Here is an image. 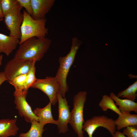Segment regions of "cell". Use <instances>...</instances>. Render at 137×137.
Here are the masks:
<instances>
[{
	"label": "cell",
	"mask_w": 137,
	"mask_h": 137,
	"mask_svg": "<svg viewBox=\"0 0 137 137\" xmlns=\"http://www.w3.org/2000/svg\"><path fill=\"white\" fill-rule=\"evenodd\" d=\"M58 117L57 124L59 133L64 134L68 130L67 126L71 117L70 106L65 97H62L59 93L58 96Z\"/></svg>",
	"instance_id": "ba28073f"
},
{
	"label": "cell",
	"mask_w": 137,
	"mask_h": 137,
	"mask_svg": "<svg viewBox=\"0 0 137 137\" xmlns=\"http://www.w3.org/2000/svg\"><path fill=\"white\" fill-rule=\"evenodd\" d=\"M98 106L104 112H106L109 109L114 112L118 115L121 113L113 99L110 96L107 95H104L102 96Z\"/></svg>",
	"instance_id": "d6986e66"
},
{
	"label": "cell",
	"mask_w": 137,
	"mask_h": 137,
	"mask_svg": "<svg viewBox=\"0 0 137 137\" xmlns=\"http://www.w3.org/2000/svg\"><path fill=\"white\" fill-rule=\"evenodd\" d=\"M81 44V42L77 37L73 38L69 53L65 56L60 57L59 58V67L55 77L59 83L60 93L63 98L65 97V94L68 90L66 81L67 75Z\"/></svg>",
	"instance_id": "7a4b0ae2"
},
{
	"label": "cell",
	"mask_w": 137,
	"mask_h": 137,
	"mask_svg": "<svg viewBox=\"0 0 137 137\" xmlns=\"http://www.w3.org/2000/svg\"><path fill=\"white\" fill-rule=\"evenodd\" d=\"M0 0V22L2 21L4 19V16L2 10Z\"/></svg>",
	"instance_id": "4316f807"
},
{
	"label": "cell",
	"mask_w": 137,
	"mask_h": 137,
	"mask_svg": "<svg viewBox=\"0 0 137 137\" xmlns=\"http://www.w3.org/2000/svg\"><path fill=\"white\" fill-rule=\"evenodd\" d=\"M31 88L38 89L43 92L48 97L49 102L53 106L58 102L60 86L55 77L47 76L44 79L37 78Z\"/></svg>",
	"instance_id": "8992f818"
},
{
	"label": "cell",
	"mask_w": 137,
	"mask_h": 137,
	"mask_svg": "<svg viewBox=\"0 0 137 137\" xmlns=\"http://www.w3.org/2000/svg\"><path fill=\"white\" fill-rule=\"evenodd\" d=\"M29 130L26 133H22L19 135V137H42V134L45 130L44 125L36 120L31 123Z\"/></svg>",
	"instance_id": "ac0fdd59"
},
{
	"label": "cell",
	"mask_w": 137,
	"mask_h": 137,
	"mask_svg": "<svg viewBox=\"0 0 137 137\" xmlns=\"http://www.w3.org/2000/svg\"><path fill=\"white\" fill-rule=\"evenodd\" d=\"M0 3L4 17L8 14L20 12L23 8L18 0H1Z\"/></svg>",
	"instance_id": "e0dca14e"
},
{
	"label": "cell",
	"mask_w": 137,
	"mask_h": 137,
	"mask_svg": "<svg viewBox=\"0 0 137 137\" xmlns=\"http://www.w3.org/2000/svg\"><path fill=\"white\" fill-rule=\"evenodd\" d=\"M3 58V55H0V65H2Z\"/></svg>",
	"instance_id": "83f0119b"
},
{
	"label": "cell",
	"mask_w": 137,
	"mask_h": 137,
	"mask_svg": "<svg viewBox=\"0 0 137 137\" xmlns=\"http://www.w3.org/2000/svg\"><path fill=\"white\" fill-rule=\"evenodd\" d=\"M19 39L14 37L0 33V53L8 56L19 44Z\"/></svg>",
	"instance_id": "7c38bea8"
},
{
	"label": "cell",
	"mask_w": 137,
	"mask_h": 137,
	"mask_svg": "<svg viewBox=\"0 0 137 137\" xmlns=\"http://www.w3.org/2000/svg\"><path fill=\"white\" fill-rule=\"evenodd\" d=\"M87 92L80 91L76 94L73 100V108L71 112L69 123L78 137H84L82 129L85 122L83 117V110L86 100Z\"/></svg>",
	"instance_id": "277c9868"
},
{
	"label": "cell",
	"mask_w": 137,
	"mask_h": 137,
	"mask_svg": "<svg viewBox=\"0 0 137 137\" xmlns=\"http://www.w3.org/2000/svg\"><path fill=\"white\" fill-rule=\"evenodd\" d=\"M16 119L0 120V137H8L15 135L19 128L16 123Z\"/></svg>",
	"instance_id": "5bb4252c"
},
{
	"label": "cell",
	"mask_w": 137,
	"mask_h": 137,
	"mask_svg": "<svg viewBox=\"0 0 137 137\" xmlns=\"http://www.w3.org/2000/svg\"><path fill=\"white\" fill-rule=\"evenodd\" d=\"M36 61L35 60H33L31 67L27 74L26 79L23 90V93L24 94L27 95L28 89L31 87L37 79L35 76L36 68L35 64Z\"/></svg>",
	"instance_id": "44dd1931"
},
{
	"label": "cell",
	"mask_w": 137,
	"mask_h": 137,
	"mask_svg": "<svg viewBox=\"0 0 137 137\" xmlns=\"http://www.w3.org/2000/svg\"><path fill=\"white\" fill-rule=\"evenodd\" d=\"M111 137H127L123 133L119 131H115L114 134L112 135Z\"/></svg>",
	"instance_id": "d4e9b609"
},
{
	"label": "cell",
	"mask_w": 137,
	"mask_h": 137,
	"mask_svg": "<svg viewBox=\"0 0 137 137\" xmlns=\"http://www.w3.org/2000/svg\"><path fill=\"white\" fill-rule=\"evenodd\" d=\"M109 96L115 102L116 105L118 106V108L121 112L133 111L137 113L136 102L129 99L119 98L113 92L110 93Z\"/></svg>",
	"instance_id": "2e32d148"
},
{
	"label": "cell",
	"mask_w": 137,
	"mask_h": 137,
	"mask_svg": "<svg viewBox=\"0 0 137 137\" xmlns=\"http://www.w3.org/2000/svg\"><path fill=\"white\" fill-rule=\"evenodd\" d=\"M123 129V133L127 137H137V126H128Z\"/></svg>",
	"instance_id": "603a6c76"
},
{
	"label": "cell",
	"mask_w": 137,
	"mask_h": 137,
	"mask_svg": "<svg viewBox=\"0 0 137 137\" xmlns=\"http://www.w3.org/2000/svg\"><path fill=\"white\" fill-rule=\"evenodd\" d=\"M137 81L129 85L125 90L117 93L116 96L134 101L137 97Z\"/></svg>",
	"instance_id": "ffe728a7"
},
{
	"label": "cell",
	"mask_w": 137,
	"mask_h": 137,
	"mask_svg": "<svg viewBox=\"0 0 137 137\" xmlns=\"http://www.w3.org/2000/svg\"><path fill=\"white\" fill-rule=\"evenodd\" d=\"M6 81V79L4 72H0V86L4 81Z\"/></svg>",
	"instance_id": "484cf974"
},
{
	"label": "cell",
	"mask_w": 137,
	"mask_h": 137,
	"mask_svg": "<svg viewBox=\"0 0 137 137\" xmlns=\"http://www.w3.org/2000/svg\"><path fill=\"white\" fill-rule=\"evenodd\" d=\"M99 127L106 129L112 135L116 131L114 120L105 115L95 116L87 119L83 124L82 129L87 132L88 137H93L95 130Z\"/></svg>",
	"instance_id": "5b68a950"
},
{
	"label": "cell",
	"mask_w": 137,
	"mask_h": 137,
	"mask_svg": "<svg viewBox=\"0 0 137 137\" xmlns=\"http://www.w3.org/2000/svg\"><path fill=\"white\" fill-rule=\"evenodd\" d=\"M23 13L24 18L21 27V36L19 45L32 37H45L48 31V29L45 27L47 20L46 18L35 20L25 10H24Z\"/></svg>",
	"instance_id": "3957f363"
},
{
	"label": "cell",
	"mask_w": 137,
	"mask_h": 137,
	"mask_svg": "<svg viewBox=\"0 0 137 137\" xmlns=\"http://www.w3.org/2000/svg\"><path fill=\"white\" fill-rule=\"evenodd\" d=\"M27 95L23 94L14 96L15 108L18 110L20 115L23 116L27 122L31 123L34 120L39 122L37 117L26 100Z\"/></svg>",
	"instance_id": "9c48e42d"
},
{
	"label": "cell",
	"mask_w": 137,
	"mask_h": 137,
	"mask_svg": "<svg viewBox=\"0 0 137 137\" xmlns=\"http://www.w3.org/2000/svg\"><path fill=\"white\" fill-rule=\"evenodd\" d=\"M51 105V103L49 101L44 108L38 107L33 111L34 113L37 117L39 122L44 126L47 124H57V121L54 120L52 114Z\"/></svg>",
	"instance_id": "4fadbf2b"
},
{
	"label": "cell",
	"mask_w": 137,
	"mask_h": 137,
	"mask_svg": "<svg viewBox=\"0 0 137 137\" xmlns=\"http://www.w3.org/2000/svg\"><path fill=\"white\" fill-rule=\"evenodd\" d=\"M23 13L9 14L4 17V21L9 35L18 39L21 38V27L23 20Z\"/></svg>",
	"instance_id": "30bf717a"
},
{
	"label": "cell",
	"mask_w": 137,
	"mask_h": 137,
	"mask_svg": "<svg viewBox=\"0 0 137 137\" xmlns=\"http://www.w3.org/2000/svg\"><path fill=\"white\" fill-rule=\"evenodd\" d=\"M33 60H20L14 58L7 63L4 73L8 82L20 75L27 74L32 65Z\"/></svg>",
	"instance_id": "52a82bcc"
},
{
	"label": "cell",
	"mask_w": 137,
	"mask_h": 137,
	"mask_svg": "<svg viewBox=\"0 0 137 137\" xmlns=\"http://www.w3.org/2000/svg\"><path fill=\"white\" fill-rule=\"evenodd\" d=\"M26 76L27 74L20 75L8 82L14 88V96L23 94V90Z\"/></svg>",
	"instance_id": "7402d4cb"
},
{
	"label": "cell",
	"mask_w": 137,
	"mask_h": 137,
	"mask_svg": "<svg viewBox=\"0 0 137 137\" xmlns=\"http://www.w3.org/2000/svg\"><path fill=\"white\" fill-rule=\"evenodd\" d=\"M51 40L47 38H29L20 44L14 58L20 60L40 61L51 44Z\"/></svg>",
	"instance_id": "6da1fadb"
},
{
	"label": "cell",
	"mask_w": 137,
	"mask_h": 137,
	"mask_svg": "<svg viewBox=\"0 0 137 137\" xmlns=\"http://www.w3.org/2000/svg\"><path fill=\"white\" fill-rule=\"evenodd\" d=\"M22 7L25 9L26 11L32 17L33 15V11L31 0H18Z\"/></svg>",
	"instance_id": "cb8c5ba5"
},
{
	"label": "cell",
	"mask_w": 137,
	"mask_h": 137,
	"mask_svg": "<svg viewBox=\"0 0 137 137\" xmlns=\"http://www.w3.org/2000/svg\"><path fill=\"white\" fill-rule=\"evenodd\" d=\"M33 11L32 17L35 20L45 18L54 5L55 0H31Z\"/></svg>",
	"instance_id": "8fae6325"
},
{
	"label": "cell",
	"mask_w": 137,
	"mask_h": 137,
	"mask_svg": "<svg viewBox=\"0 0 137 137\" xmlns=\"http://www.w3.org/2000/svg\"><path fill=\"white\" fill-rule=\"evenodd\" d=\"M116 129L119 130L127 126H137V114H132L130 112H122L114 120Z\"/></svg>",
	"instance_id": "9a60e30c"
}]
</instances>
